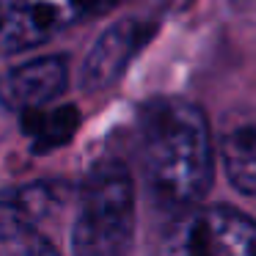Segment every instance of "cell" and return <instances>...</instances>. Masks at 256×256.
I'll list each match as a JSON object with an SVG mask.
<instances>
[{"instance_id":"6da1fadb","label":"cell","mask_w":256,"mask_h":256,"mask_svg":"<svg viewBox=\"0 0 256 256\" xmlns=\"http://www.w3.org/2000/svg\"><path fill=\"white\" fill-rule=\"evenodd\" d=\"M215 138L196 102L162 96L140 110V171L149 196L171 212L196 206L215 179Z\"/></svg>"},{"instance_id":"7a4b0ae2","label":"cell","mask_w":256,"mask_h":256,"mask_svg":"<svg viewBox=\"0 0 256 256\" xmlns=\"http://www.w3.org/2000/svg\"><path fill=\"white\" fill-rule=\"evenodd\" d=\"M135 237V182L122 160L88 171L72 226L74 256H130Z\"/></svg>"},{"instance_id":"3957f363","label":"cell","mask_w":256,"mask_h":256,"mask_svg":"<svg viewBox=\"0 0 256 256\" xmlns=\"http://www.w3.org/2000/svg\"><path fill=\"white\" fill-rule=\"evenodd\" d=\"M157 256H256V220L234 206H190L176 212Z\"/></svg>"},{"instance_id":"277c9868","label":"cell","mask_w":256,"mask_h":256,"mask_svg":"<svg viewBox=\"0 0 256 256\" xmlns=\"http://www.w3.org/2000/svg\"><path fill=\"white\" fill-rule=\"evenodd\" d=\"M86 20L80 0H0V56L42 47Z\"/></svg>"},{"instance_id":"5b68a950","label":"cell","mask_w":256,"mask_h":256,"mask_svg":"<svg viewBox=\"0 0 256 256\" xmlns=\"http://www.w3.org/2000/svg\"><path fill=\"white\" fill-rule=\"evenodd\" d=\"M154 34L152 22H140V20H122L110 30L96 39L91 47L88 58L83 64V88L86 91H105L124 74L138 50L149 42Z\"/></svg>"},{"instance_id":"8992f818","label":"cell","mask_w":256,"mask_h":256,"mask_svg":"<svg viewBox=\"0 0 256 256\" xmlns=\"http://www.w3.org/2000/svg\"><path fill=\"white\" fill-rule=\"evenodd\" d=\"M69 83V61L64 56H44L0 78V102L8 110H34L56 102L66 91Z\"/></svg>"},{"instance_id":"52a82bcc","label":"cell","mask_w":256,"mask_h":256,"mask_svg":"<svg viewBox=\"0 0 256 256\" xmlns=\"http://www.w3.org/2000/svg\"><path fill=\"white\" fill-rule=\"evenodd\" d=\"M66 188L58 182H34L0 190V237L20 240L64 204Z\"/></svg>"},{"instance_id":"ba28073f","label":"cell","mask_w":256,"mask_h":256,"mask_svg":"<svg viewBox=\"0 0 256 256\" xmlns=\"http://www.w3.org/2000/svg\"><path fill=\"white\" fill-rule=\"evenodd\" d=\"M218 157L232 188L242 196H256V110L226 116L218 135Z\"/></svg>"},{"instance_id":"9c48e42d","label":"cell","mask_w":256,"mask_h":256,"mask_svg":"<svg viewBox=\"0 0 256 256\" xmlns=\"http://www.w3.org/2000/svg\"><path fill=\"white\" fill-rule=\"evenodd\" d=\"M22 116H25L22 118V130L36 140L39 149H52V146L66 144V140L74 135L78 124H80L78 108H72V105L52 108V110H47V105H44V108L25 110Z\"/></svg>"},{"instance_id":"30bf717a","label":"cell","mask_w":256,"mask_h":256,"mask_svg":"<svg viewBox=\"0 0 256 256\" xmlns=\"http://www.w3.org/2000/svg\"><path fill=\"white\" fill-rule=\"evenodd\" d=\"M12 242H14L12 256H61L44 237H39L36 232L25 234V237H20V240H12Z\"/></svg>"},{"instance_id":"8fae6325","label":"cell","mask_w":256,"mask_h":256,"mask_svg":"<svg viewBox=\"0 0 256 256\" xmlns=\"http://www.w3.org/2000/svg\"><path fill=\"white\" fill-rule=\"evenodd\" d=\"M122 0H80V6L86 8V14H88V20L94 17H102L105 12H110L113 6H118Z\"/></svg>"}]
</instances>
